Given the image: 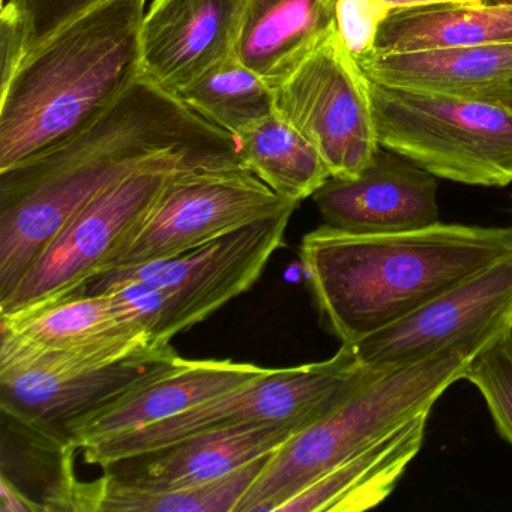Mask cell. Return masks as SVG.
I'll return each instance as SVG.
<instances>
[{"label": "cell", "mask_w": 512, "mask_h": 512, "mask_svg": "<svg viewBox=\"0 0 512 512\" xmlns=\"http://www.w3.org/2000/svg\"><path fill=\"white\" fill-rule=\"evenodd\" d=\"M469 98H481V100L494 101V103L505 104V106L512 107V79L508 80L505 85L488 89V91L481 92V94H476Z\"/></svg>", "instance_id": "obj_29"}, {"label": "cell", "mask_w": 512, "mask_h": 512, "mask_svg": "<svg viewBox=\"0 0 512 512\" xmlns=\"http://www.w3.org/2000/svg\"><path fill=\"white\" fill-rule=\"evenodd\" d=\"M173 158L244 166L235 136L139 79L97 124L0 172V301L92 200Z\"/></svg>", "instance_id": "obj_1"}, {"label": "cell", "mask_w": 512, "mask_h": 512, "mask_svg": "<svg viewBox=\"0 0 512 512\" xmlns=\"http://www.w3.org/2000/svg\"><path fill=\"white\" fill-rule=\"evenodd\" d=\"M227 167L173 158L128 176L82 209L32 263L16 289L0 301V316L46 307L77 295L100 277L151 214L179 170Z\"/></svg>", "instance_id": "obj_9"}, {"label": "cell", "mask_w": 512, "mask_h": 512, "mask_svg": "<svg viewBox=\"0 0 512 512\" xmlns=\"http://www.w3.org/2000/svg\"><path fill=\"white\" fill-rule=\"evenodd\" d=\"M175 355L170 344L160 346L145 334L71 350L26 349L2 340L0 407L13 421L65 442L71 422Z\"/></svg>", "instance_id": "obj_7"}, {"label": "cell", "mask_w": 512, "mask_h": 512, "mask_svg": "<svg viewBox=\"0 0 512 512\" xmlns=\"http://www.w3.org/2000/svg\"><path fill=\"white\" fill-rule=\"evenodd\" d=\"M245 0H154L140 26L142 79L178 95L233 55Z\"/></svg>", "instance_id": "obj_15"}, {"label": "cell", "mask_w": 512, "mask_h": 512, "mask_svg": "<svg viewBox=\"0 0 512 512\" xmlns=\"http://www.w3.org/2000/svg\"><path fill=\"white\" fill-rule=\"evenodd\" d=\"M512 43V4H440L394 11L383 22L376 53Z\"/></svg>", "instance_id": "obj_22"}, {"label": "cell", "mask_w": 512, "mask_h": 512, "mask_svg": "<svg viewBox=\"0 0 512 512\" xmlns=\"http://www.w3.org/2000/svg\"><path fill=\"white\" fill-rule=\"evenodd\" d=\"M461 380L481 392L497 433L512 445V329L478 350Z\"/></svg>", "instance_id": "obj_25"}, {"label": "cell", "mask_w": 512, "mask_h": 512, "mask_svg": "<svg viewBox=\"0 0 512 512\" xmlns=\"http://www.w3.org/2000/svg\"><path fill=\"white\" fill-rule=\"evenodd\" d=\"M380 146L436 178L479 187L512 182V107L368 80Z\"/></svg>", "instance_id": "obj_8"}, {"label": "cell", "mask_w": 512, "mask_h": 512, "mask_svg": "<svg viewBox=\"0 0 512 512\" xmlns=\"http://www.w3.org/2000/svg\"><path fill=\"white\" fill-rule=\"evenodd\" d=\"M275 113L307 137L331 178L355 179L380 149L368 79L337 26L274 89Z\"/></svg>", "instance_id": "obj_11"}, {"label": "cell", "mask_w": 512, "mask_h": 512, "mask_svg": "<svg viewBox=\"0 0 512 512\" xmlns=\"http://www.w3.org/2000/svg\"><path fill=\"white\" fill-rule=\"evenodd\" d=\"M271 455L247 464L226 478L185 490H151L130 484L113 473H106L94 482L74 479L65 491L61 511L235 512Z\"/></svg>", "instance_id": "obj_20"}, {"label": "cell", "mask_w": 512, "mask_h": 512, "mask_svg": "<svg viewBox=\"0 0 512 512\" xmlns=\"http://www.w3.org/2000/svg\"><path fill=\"white\" fill-rule=\"evenodd\" d=\"M313 200L326 226L353 235L410 232L440 223L436 176L383 146L362 175L329 178Z\"/></svg>", "instance_id": "obj_14"}, {"label": "cell", "mask_w": 512, "mask_h": 512, "mask_svg": "<svg viewBox=\"0 0 512 512\" xmlns=\"http://www.w3.org/2000/svg\"><path fill=\"white\" fill-rule=\"evenodd\" d=\"M305 422H268L200 434L154 454L149 460L118 478L151 490H185L211 484L232 475L247 464L274 454Z\"/></svg>", "instance_id": "obj_16"}, {"label": "cell", "mask_w": 512, "mask_h": 512, "mask_svg": "<svg viewBox=\"0 0 512 512\" xmlns=\"http://www.w3.org/2000/svg\"><path fill=\"white\" fill-rule=\"evenodd\" d=\"M242 163L284 199L301 203L331 178L316 146L275 113L238 137Z\"/></svg>", "instance_id": "obj_23"}, {"label": "cell", "mask_w": 512, "mask_h": 512, "mask_svg": "<svg viewBox=\"0 0 512 512\" xmlns=\"http://www.w3.org/2000/svg\"><path fill=\"white\" fill-rule=\"evenodd\" d=\"M451 4L463 5V7H478L487 4V0H452Z\"/></svg>", "instance_id": "obj_31"}, {"label": "cell", "mask_w": 512, "mask_h": 512, "mask_svg": "<svg viewBox=\"0 0 512 512\" xmlns=\"http://www.w3.org/2000/svg\"><path fill=\"white\" fill-rule=\"evenodd\" d=\"M430 412L419 413L391 433L350 455L277 512H362L376 508L424 445Z\"/></svg>", "instance_id": "obj_17"}, {"label": "cell", "mask_w": 512, "mask_h": 512, "mask_svg": "<svg viewBox=\"0 0 512 512\" xmlns=\"http://www.w3.org/2000/svg\"><path fill=\"white\" fill-rule=\"evenodd\" d=\"M146 0H106L26 56L0 92V172L64 145L142 79Z\"/></svg>", "instance_id": "obj_3"}, {"label": "cell", "mask_w": 512, "mask_h": 512, "mask_svg": "<svg viewBox=\"0 0 512 512\" xmlns=\"http://www.w3.org/2000/svg\"><path fill=\"white\" fill-rule=\"evenodd\" d=\"M298 205L244 166L179 170L101 275L179 256Z\"/></svg>", "instance_id": "obj_10"}, {"label": "cell", "mask_w": 512, "mask_h": 512, "mask_svg": "<svg viewBox=\"0 0 512 512\" xmlns=\"http://www.w3.org/2000/svg\"><path fill=\"white\" fill-rule=\"evenodd\" d=\"M140 334L148 335L131 325L106 293H80L46 307L0 316L2 340L26 349H80Z\"/></svg>", "instance_id": "obj_21"}, {"label": "cell", "mask_w": 512, "mask_h": 512, "mask_svg": "<svg viewBox=\"0 0 512 512\" xmlns=\"http://www.w3.org/2000/svg\"><path fill=\"white\" fill-rule=\"evenodd\" d=\"M0 2H2V5H4L7 0H0Z\"/></svg>", "instance_id": "obj_33"}, {"label": "cell", "mask_w": 512, "mask_h": 512, "mask_svg": "<svg viewBox=\"0 0 512 512\" xmlns=\"http://www.w3.org/2000/svg\"><path fill=\"white\" fill-rule=\"evenodd\" d=\"M391 10L383 0H337L335 26L344 49L358 64L376 53L377 37Z\"/></svg>", "instance_id": "obj_27"}, {"label": "cell", "mask_w": 512, "mask_h": 512, "mask_svg": "<svg viewBox=\"0 0 512 512\" xmlns=\"http://www.w3.org/2000/svg\"><path fill=\"white\" fill-rule=\"evenodd\" d=\"M512 329V254L398 322L343 344L361 367L391 371Z\"/></svg>", "instance_id": "obj_12"}, {"label": "cell", "mask_w": 512, "mask_h": 512, "mask_svg": "<svg viewBox=\"0 0 512 512\" xmlns=\"http://www.w3.org/2000/svg\"><path fill=\"white\" fill-rule=\"evenodd\" d=\"M269 371L271 368L259 365L212 359L191 361L175 355L103 406L71 422L65 430V443L76 451L142 430L233 391Z\"/></svg>", "instance_id": "obj_13"}, {"label": "cell", "mask_w": 512, "mask_h": 512, "mask_svg": "<svg viewBox=\"0 0 512 512\" xmlns=\"http://www.w3.org/2000/svg\"><path fill=\"white\" fill-rule=\"evenodd\" d=\"M512 254V227L437 223L386 235L320 226L299 247L317 308L341 344L424 307Z\"/></svg>", "instance_id": "obj_2"}, {"label": "cell", "mask_w": 512, "mask_h": 512, "mask_svg": "<svg viewBox=\"0 0 512 512\" xmlns=\"http://www.w3.org/2000/svg\"><path fill=\"white\" fill-rule=\"evenodd\" d=\"M359 67L368 80L380 85L473 97L512 79V43L374 53Z\"/></svg>", "instance_id": "obj_19"}, {"label": "cell", "mask_w": 512, "mask_h": 512, "mask_svg": "<svg viewBox=\"0 0 512 512\" xmlns=\"http://www.w3.org/2000/svg\"><path fill=\"white\" fill-rule=\"evenodd\" d=\"M104 2L106 0H7L0 11V26L16 34L26 58L59 29Z\"/></svg>", "instance_id": "obj_26"}, {"label": "cell", "mask_w": 512, "mask_h": 512, "mask_svg": "<svg viewBox=\"0 0 512 512\" xmlns=\"http://www.w3.org/2000/svg\"><path fill=\"white\" fill-rule=\"evenodd\" d=\"M176 98L236 139L275 115L274 89L235 55L215 65Z\"/></svg>", "instance_id": "obj_24"}, {"label": "cell", "mask_w": 512, "mask_h": 512, "mask_svg": "<svg viewBox=\"0 0 512 512\" xmlns=\"http://www.w3.org/2000/svg\"><path fill=\"white\" fill-rule=\"evenodd\" d=\"M0 511L2 512H47L44 503L35 502L26 496L22 488L14 484L13 479L8 478L7 473L2 472L0 478Z\"/></svg>", "instance_id": "obj_28"}, {"label": "cell", "mask_w": 512, "mask_h": 512, "mask_svg": "<svg viewBox=\"0 0 512 512\" xmlns=\"http://www.w3.org/2000/svg\"><path fill=\"white\" fill-rule=\"evenodd\" d=\"M487 4H512V0H487Z\"/></svg>", "instance_id": "obj_32"}, {"label": "cell", "mask_w": 512, "mask_h": 512, "mask_svg": "<svg viewBox=\"0 0 512 512\" xmlns=\"http://www.w3.org/2000/svg\"><path fill=\"white\" fill-rule=\"evenodd\" d=\"M385 371L361 367L346 346L322 362L269 373L133 433L83 449L85 460L109 467L163 451L200 434L268 422H314L328 415Z\"/></svg>", "instance_id": "obj_6"}, {"label": "cell", "mask_w": 512, "mask_h": 512, "mask_svg": "<svg viewBox=\"0 0 512 512\" xmlns=\"http://www.w3.org/2000/svg\"><path fill=\"white\" fill-rule=\"evenodd\" d=\"M485 344H467L395 368L371 380L328 415L299 431L266 461L235 512H277L281 505L419 413L430 412L443 392L463 379Z\"/></svg>", "instance_id": "obj_4"}, {"label": "cell", "mask_w": 512, "mask_h": 512, "mask_svg": "<svg viewBox=\"0 0 512 512\" xmlns=\"http://www.w3.org/2000/svg\"><path fill=\"white\" fill-rule=\"evenodd\" d=\"M293 211L248 224L179 256L101 275L77 295L106 293L131 325L155 344L169 346L176 335L253 287L284 244Z\"/></svg>", "instance_id": "obj_5"}, {"label": "cell", "mask_w": 512, "mask_h": 512, "mask_svg": "<svg viewBox=\"0 0 512 512\" xmlns=\"http://www.w3.org/2000/svg\"><path fill=\"white\" fill-rule=\"evenodd\" d=\"M337 0H245L233 55L278 88L335 28Z\"/></svg>", "instance_id": "obj_18"}, {"label": "cell", "mask_w": 512, "mask_h": 512, "mask_svg": "<svg viewBox=\"0 0 512 512\" xmlns=\"http://www.w3.org/2000/svg\"><path fill=\"white\" fill-rule=\"evenodd\" d=\"M386 7L394 11L412 10V8L430 7V5L451 4L452 0H383Z\"/></svg>", "instance_id": "obj_30"}]
</instances>
